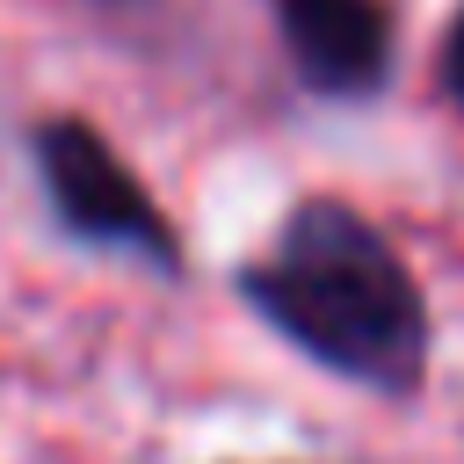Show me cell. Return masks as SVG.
Instances as JSON below:
<instances>
[{"mask_svg": "<svg viewBox=\"0 0 464 464\" xmlns=\"http://www.w3.org/2000/svg\"><path fill=\"white\" fill-rule=\"evenodd\" d=\"M239 297L268 334L341 384L413 399L428 377V290L406 254L341 196H304L239 268Z\"/></svg>", "mask_w": 464, "mask_h": 464, "instance_id": "cell-1", "label": "cell"}, {"mask_svg": "<svg viewBox=\"0 0 464 464\" xmlns=\"http://www.w3.org/2000/svg\"><path fill=\"white\" fill-rule=\"evenodd\" d=\"M36 174H44V196L72 239L109 246V254H138L167 276L181 268V239H174L167 210L152 203V188L123 167V152L87 116H51L36 130Z\"/></svg>", "mask_w": 464, "mask_h": 464, "instance_id": "cell-2", "label": "cell"}, {"mask_svg": "<svg viewBox=\"0 0 464 464\" xmlns=\"http://www.w3.org/2000/svg\"><path fill=\"white\" fill-rule=\"evenodd\" d=\"M276 36L304 94L377 102L392 80V7L384 0H268Z\"/></svg>", "mask_w": 464, "mask_h": 464, "instance_id": "cell-3", "label": "cell"}, {"mask_svg": "<svg viewBox=\"0 0 464 464\" xmlns=\"http://www.w3.org/2000/svg\"><path fill=\"white\" fill-rule=\"evenodd\" d=\"M435 87H442V102H450V109H464V7L450 14L442 44H435Z\"/></svg>", "mask_w": 464, "mask_h": 464, "instance_id": "cell-4", "label": "cell"}]
</instances>
